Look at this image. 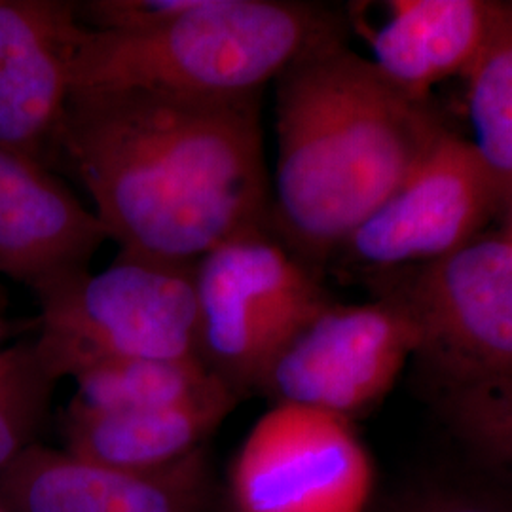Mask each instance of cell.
Returning a JSON list of instances; mask_svg holds the SVG:
<instances>
[{
	"mask_svg": "<svg viewBox=\"0 0 512 512\" xmlns=\"http://www.w3.org/2000/svg\"><path fill=\"white\" fill-rule=\"evenodd\" d=\"M107 241L103 222L61 175L0 148V279L40 293L90 272Z\"/></svg>",
	"mask_w": 512,
	"mask_h": 512,
	"instance_id": "cell-12",
	"label": "cell"
},
{
	"mask_svg": "<svg viewBox=\"0 0 512 512\" xmlns=\"http://www.w3.org/2000/svg\"><path fill=\"white\" fill-rule=\"evenodd\" d=\"M0 512H6V509H4V507H2V505H0Z\"/></svg>",
	"mask_w": 512,
	"mask_h": 512,
	"instance_id": "cell-24",
	"label": "cell"
},
{
	"mask_svg": "<svg viewBox=\"0 0 512 512\" xmlns=\"http://www.w3.org/2000/svg\"><path fill=\"white\" fill-rule=\"evenodd\" d=\"M418 351V327L395 296L332 302L281 351L258 395L353 420L384 401Z\"/></svg>",
	"mask_w": 512,
	"mask_h": 512,
	"instance_id": "cell-7",
	"label": "cell"
},
{
	"mask_svg": "<svg viewBox=\"0 0 512 512\" xmlns=\"http://www.w3.org/2000/svg\"><path fill=\"white\" fill-rule=\"evenodd\" d=\"M384 512H391V509H389V511H384Z\"/></svg>",
	"mask_w": 512,
	"mask_h": 512,
	"instance_id": "cell-26",
	"label": "cell"
},
{
	"mask_svg": "<svg viewBox=\"0 0 512 512\" xmlns=\"http://www.w3.org/2000/svg\"><path fill=\"white\" fill-rule=\"evenodd\" d=\"M499 198L475 147L444 131L338 255L372 270L439 260L478 236Z\"/></svg>",
	"mask_w": 512,
	"mask_h": 512,
	"instance_id": "cell-9",
	"label": "cell"
},
{
	"mask_svg": "<svg viewBox=\"0 0 512 512\" xmlns=\"http://www.w3.org/2000/svg\"><path fill=\"white\" fill-rule=\"evenodd\" d=\"M442 133L425 101L391 84L346 38L304 55L275 80L272 230L319 268Z\"/></svg>",
	"mask_w": 512,
	"mask_h": 512,
	"instance_id": "cell-2",
	"label": "cell"
},
{
	"mask_svg": "<svg viewBox=\"0 0 512 512\" xmlns=\"http://www.w3.org/2000/svg\"><path fill=\"white\" fill-rule=\"evenodd\" d=\"M73 380L71 403L97 412L169 408L226 387L196 357L112 359L82 370Z\"/></svg>",
	"mask_w": 512,
	"mask_h": 512,
	"instance_id": "cell-15",
	"label": "cell"
},
{
	"mask_svg": "<svg viewBox=\"0 0 512 512\" xmlns=\"http://www.w3.org/2000/svg\"><path fill=\"white\" fill-rule=\"evenodd\" d=\"M391 512H512V501L484 492L435 490L412 497Z\"/></svg>",
	"mask_w": 512,
	"mask_h": 512,
	"instance_id": "cell-20",
	"label": "cell"
},
{
	"mask_svg": "<svg viewBox=\"0 0 512 512\" xmlns=\"http://www.w3.org/2000/svg\"><path fill=\"white\" fill-rule=\"evenodd\" d=\"M374 465L348 418L274 404L243 440L224 501L234 512H365Z\"/></svg>",
	"mask_w": 512,
	"mask_h": 512,
	"instance_id": "cell-6",
	"label": "cell"
},
{
	"mask_svg": "<svg viewBox=\"0 0 512 512\" xmlns=\"http://www.w3.org/2000/svg\"><path fill=\"white\" fill-rule=\"evenodd\" d=\"M511 12L480 0H391L365 31L370 63L404 93L425 101L442 80L467 74Z\"/></svg>",
	"mask_w": 512,
	"mask_h": 512,
	"instance_id": "cell-13",
	"label": "cell"
},
{
	"mask_svg": "<svg viewBox=\"0 0 512 512\" xmlns=\"http://www.w3.org/2000/svg\"><path fill=\"white\" fill-rule=\"evenodd\" d=\"M82 25L67 0H0V148L61 175Z\"/></svg>",
	"mask_w": 512,
	"mask_h": 512,
	"instance_id": "cell-11",
	"label": "cell"
},
{
	"mask_svg": "<svg viewBox=\"0 0 512 512\" xmlns=\"http://www.w3.org/2000/svg\"><path fill=\"white\" fill-rule=\"evenodd\" d=\"M219 512H234L230 507H228V503L224 501V497H222V503H220V509Z\"/></svg>",
	"mask_w": 512,
	"mask_h": 512,
	"instance_id": "cell-23",
	"label": "cell"
},
{
	"mask_svg": "<svg viewBox=\"0 0 512 512\" xmlns=\"http://www.w3.org/2000/svg\"><path fill=\"white\" fill-rule=\"evenodd\" d=\"M198 0H80L74 2L76 21L93 33L135 35L165 25Z\"/></svg>",
	"mask_w": 512,
	"mask_h": 512,
	"instance_id": "cell-19",
	"label": "cell"
},
{
	"mask_svg": "<svg viewBox=\"0 0 512 512\" xmlns=\"http://www.w3.org/2000/svg\"><path fill=\"white\" fill-rule=\"evenodd\" d=\"M509 236H511V238H512V228H511V234H509Z\"/></svg>",
	"mask_w": 512,
	"mask_h": 512,
	"instance_id": "cell-25",
	"label": "cell"
},
{
	"mask_svg": "<svg viewBox=\"0 0 512 512\" xmlns=\"http://www.w3.org/2000/svg\"><path fill=\"white\" fill-rule=\"evenodd\" d=\"M440 384L512 372V238L476 236L427 262L395 296Z\"/></svg>",
	"mask_w": 512,
	"mask_h": 512,
	"instance_id": "cell-8",
	"label": "cell"
},
{
	"mask_svg": "<svg viewBox=\"0 0 512 512\" xmlns=\"http://www.w3.org/2000/svg\"><path fill=\"white\" fill-rule=\"evenodd\" d=\"M31 323L35 321H12L0 315V346H4L6 340H12L14 336H18L21 330H25V325H31Z\"/></svg>",
	"mask_w": 512,
	"mask_h": 512,
	"instance_id": "cell-21",
	"label": "cell"
},
{
	"mask_svg": "<svg viewBox=\"0 0 512 512\" xmlns=\"http://www.w3.org/2000/svg\"><path fill=\"white\" fill-rule=\"evenodd\" d=\"M469 76V124L482 162L501 196H512V12Z\"/></svg>",
	"mask_w": 512,
	"mask_h": 512,
	"instance_id": "cell-16",
	"label": "cell"
},
{
	"mask_svg": "<svg viewBox=\"0 0 512 512\" xmlns=\"http://www.w3.org/2000/svg\"><path fill=\"white\" fill-rule=\"evenodd\" d=\"M220 503L207 446L158 471H129L37 442L0 471L6 512H219Z\"/></svg>",
	"mask_w": 512,
	"mask_h": 512,
	"instance_id": "cell-10",
	"label": "cell"
},
{
	"mask_svg": "<svg viewBox=\"0 0 512 512\" xmlns=\"http://www.w3.org/2000/svg\"><path fill=\"white\" fill-rule=\"evenodd\" d=\"M194 270L118 253L99 274L90 270L35 294L44 365L61 382L112 359H200Z\"/></svg>",
	"mask_w": 512,
	"mask_h": 512,
	"instance_id": "cell-4",
	"label": "cell"
},
{
	"mask_svg": "<svg viewBox=\"0 0 512 512\" xmlns=\"http://www.w3.org/2000/svg\"><path fill=\"white\" fill-rule=\"evenodd\" d=\"M440 408L463 446L512 482V372L442 384Z\"/></svg>",
	"mask_w": 512,
	"mask_h": 512,
	"instance_id": "cell-17",
	"label": "cell"
},
{
	"mask_svg": "<svg viewBox=\"0 0 512 512\" xmlns=\"http://www.w3.org/2000/svg\"><path fill=\"white\" fill-rule=\"evenodd\" d=\"M346 38L329 8L287 0H198L183 16L135 35L82 27L71 84L86 88H150L234 97L264 93L313 50Z\"/></svg>",
	"mask_w": 512,
	"mask_h": 512,
	"instance_id": "cell-3",
	"label": "cell"
},
{
	"mask_svg": "<svg viewBox=\"0 0 512 512\" xmlns=\"http://www.w3.org/2000/svg\"><path fill=\"white\" fill-rule=\"evenodd\" d=\"M6 306H8V296H6V291H4V287L0 283V315H4Z\"/></svg>",
	"mask_w": 512,
	"mask_h": 512,
	"instance_id": "cell-22",
	"label": "cell"
},
{
	"mask_svg": "<svg viewBox=\"0 0 512 512\" xmlns=\"http://www.w3.org/2000/svg\"><path fill=\"white\" fill-rule=\"evenodd\" d=\"M57 384L35 338L0 346V471L37 444Z\"/></svg>",
	"mask_w": 512,
	"mask_h": 512,
	"instance_id": "cell-18",
	"label": "cell"
},
{
	"mask_svg": "<svg viewBox=\"0 0 512 512\" xmlns=\"http://www.w3.org/2000/svg\"><path fill=\"white\" fill-rule=\"evenodd\" d=\"M194 277L198 357L241 401L258 395L281 351L334 302L317 268L272 228L222 243Z\"/></svg>",
	"mask_w": 512,
	"mask_h": 512,
	"instance_id": "cell-5",
	"label": "cell"
},
{
	"mask_svg": "<svg viewBox=\"0 0 512 512\" xmlns=\"http://www.w3.org/2000/svg\"><path fill=\"white\" fill-rule=\"evenodd\" d=\"M239 403L228 387L198 401L150 410L97 412L69 403L61 418L63 448L109 467L158 471L207 446Z\"/></svg>",
	"mask_w": 512,
	"mask_h": 512,
	"instance_id": "cell-14",
	"label": "cell"
},
{
	"mask_svg": "<svg viewBox=\"0 0 512 512\" xmlns=\"http://www.w3.org/2000/svg\"><path fill=\"white\" fill-rule=\"evenodd\" d=\"M260 112L262 93L73 90L61 175L90 194L122 255L194 266L230 239L272 228Z\"/></svg>",
	"mask_w": 512,
	"mask_h": 512,
	"instance_id": "cell-1",
	"label": "cell"
}]
</instances>
